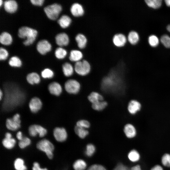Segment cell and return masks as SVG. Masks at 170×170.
Wrapping results in <instances>:
<instances>
[{"label": "cell", "instance_id": "5", "mask_svg": "<svg viewBox=\"0 0 170 170\" xmlns=\"http://www.w3.org/2000/svg\"><path fill=\"white\" fill-rule=\"evenodd\" d=\"M65 89L69 94H76L80 92L81 88V85L77 80L70 79L67 80L65 83Z\"/></svg>", "mask_w": 170, "mask_h": 170}, {"label": "cell", "instance_id": "27", "mask_svg": "<svg viewBox=\"0 0 170 170\" xmlns=\"http://www.w3.org/2000/svg\"><path fill=\"white\" fill-rule=\"evenodd\" d=\"M129 160L133 162H138L140 159V155L139 152L136 150H131L128 154Z\"/></svg>", "mask_w": 170, "mask_h": 170}, {"label": "cell", "instance_id": "48", "mask_svg": "<svg viewBox=\"0 0 170 170\" xmlns=\"http://www.w3.org/2000/svg\"><path fill=\"white\" fill-rule=\"evenodd\" d=\"M150 170H164L162 167L159 165H156L152 167Z\"/></svg>", "mask_w": 170, "mask_h": 170}, {"label": "cell", "instance_id": "9", "mask_svg": "<svg viewBox=\"0 0 170 170\" xmlns=\"http://www.w3.org/2000/svg\"><path fill=\"white\" fill-rule=\"evenodd\" d=\"M53 135L55 140L61 143L66 141L67 138V133L66 129L63 127H57L53 131Z\"/></svg>", "mask_w": 170, "mask_h": 170}, {"label": "cell", "instance_id": "8", "mask_svg": "<svg viewBox=\"0 0 170 170\" xmlns=\"http://www.w3.org/2000/svg\"><path fill=\"white\" fill-rule=\"evenodd\" d=\"M142 108L141 103L136 99L130 100L127 105V109L128 113L134 115L140 111Z\"/></svg>", "mask_w": 170, "mask_h": 170}, {"label": "cell", "instance_id": "4", "mask_svg": "<svg viewBox=\"0 0 170 170\" xmlns=\"http://www.w3.org/2000/svg\"><path fill=\"white\" fill-rule=\"evenodd\" d=\"M62 9L60 5L54 3L45 7L44 10L48 18L54 20L57 19Z\"/></svg>", "mask_w": 170, "mask_h": 170}, {"label": "cell", "instance_id": "6", "mask_svg": "<svg viewBox=\"0 0 170 170\" xmlns=\"http://www.w3.org/2000/svg\"><path fill=\"white\" fill-rule=\"evenodd\" d=\"M28 131L29 135L33 137H35L38 135L40 138H43L47 133V131L45 128L37 124L30 125L28 128Z\"/></svg>", "mask_w": 170, "mask_h": 170}, {"label": "cell", "instance_id": "51", "mask_svg": "<svg viewBox=\"0 0 170 170\" xmlns=\"http://www.w3.org/2000/svg\"><path fill=\"white\" fill-rule=\"evenodd\" d=\"M3 96V93L2 90L1 89L0 90V99L1 100L2 97Z\"/></svg>", "mask_w": 170, "mask_h": 170}, {"label": "cell", "instance_id": "33", "mask_svg": "<svg viewBox=\"0 0 170 170\" xmlns=\"http://www.w3.org/2000/svg\"><path fill=\"white\" fill-rule=\"evenodd\" d=\"M31 144V140L30 138L24 137L21 140L18 141V145L20 148L23 149L30 145Z\"/></svg>", "mask_w": 170, "mask_h": 170}, {"label": "cell", "instance_id": "31", "mask_svg": "<svg viewBox=\"0 0 170 170\" xmlns=\"http://www.w3.org/2000/svg\"><path fill=\"white\" fill-rule=\"evenodd\" d=\"M73 167L75 170H84L87 167V164L83 160L78 159L74 163Z\"/></svg>", "mask_w": 170, "mask_h": 170}, {"label": "cell", "instance_id": "30", "mask_svg": "<svg viewBox=\"0 0 170 170\" xmlns=\"http://www.w3.org/2000/svg\"><path fill=\"white\" fill-rule=\"evenodd\" d=\"M75 133L81 138H84L88 134L89 132L86 129L75 126L74 128Z\"/></svg>", "mask_w": 170, "mask_h": 170}, {"label": "cell", "instance_id": "3", "mask_svg": "<svg viewBox=\"0 0 170 170\" xmlns=\"http://www.w3.org/2000/svg\"><path fill=\"white\" fill-rule=\"evenodd\" d=\"M74 71L79 75L85 76L88 75L91 70V65L86 60H83L76 62L74 66Z\"/></svg>", "mask_w": 170, "mask_h": 170}, {"label": "cell", "instance_id": "18", "mask_svg": "<svg viewBox=\"0 0 170 170\" xmlns=\"http://www.w3.org/2000/svg\"><path fill=\"white\" fill-rule=\"evenodd\" d=\"M3 146L6 149L10 150L13 149L16 144V139L13 137L11 138L4 137L2 141Z\"/></svg>", "mask_w": 170, "mask_h": 170}, {"label": "cell", "instance_id": "36", "mask_svg": "<svg viewBox=\"0 0 170 170\" xmlns=\"http://www.w3.org/2000/svg\"><path fill=\"white\" fill-rule=\"evenodd\" d=\"M67 52L66 50L63 48H57L55 52V54L56 57L59 59L64 58L66 56Z\"/></svg>", "mask_w": 170, "mask_h": 170}, {"label": "cell", "instance_id": "47", "mask_svg": "<svg viewBox=\"0 0 170 170\" xmlns=\"http://www.w3.org/2000/svg\"><path fill=\"white\" fill-rule=\"evenodd\" d=\"M16 137L19 141L21 140L24 137L22 133L20 131H19L17 133Z\"/></svg>", "mask_w": 170, "mask_h": 170}, {"label": "cell", "instance_id": "28", "mask_svg": "<svg viewBox=\"0 0 170 170\" xmlns=\"http://www.w3.org/2000/svg\"><path fill=\"white\" fill-rule=\"evenodd\" d=\"M107 105V102L104 100L91 104V107L95 111H100L105 108Z\"/></svg>", "mask_w": 170, "mask_h": 170}, {"label": "cell", "instance_id": "29", "mask_svg": "<svg viewBox=\"0 0 170 170\" xmlns=\"http://www.w3.org/2000/svg\"><path fill=\"white\" fill-rule=\"evenodd\" d=\"M128 39V41L131 44L134 45L136 44L139 41V36L136 32L132 31L129 33Z\"/></svg>", "mask_w": 170, "mask_h": 170}, {"label": "cell", "instance_id": "38", "mask_svg": "<svg viewBox=\"0 0 170 170\" xmlns=\"http://www.w3.org/2000/svg\"><path fill=\"white\" fill-rule=\"evenodd\" d=\"M76 125L86 129L90 127V124L87 120L83 119L78 120L76 122Z\"/></svg>", "mask_w": 170, "mask_h": 170}, {"label": "cell", "instance_id": "24", "mask_svg": "<svg viewBox=\"0 0 170 170\" xmlns=\"http://www.w3.org/2000/svg\"><path fill=\"white\" fill-rule=\"evenodd\" d=\"M71 18L66 15L62 16L58 20V23L62 28H66L71 24Z\"/></svg>", "mask_w": 170, "mask_h": 170}, {"label": "cell", "instance_id": "15", "mask_svg": "<svg viewBox=\"0 0 170 170\" xmlns=\"http://www.w3.org/2000/svg\"><path fill=\"white\" fill-rule=\"evenodd\" d=\"M112 41L115 46L118 47H121L125 45L127 42V38L124 34L117 33L114 36Z\"/></svg>", "mask_w": 170, "mask_h": 170}, {"label": "cell", "instance_id": "25", "mask_svg": "<svg viewBox=\"0 0 170 170\" xmlns=\"http://www.w3.org/2000/svg\"><path fill=\"white\" fill-rule=\"evenodd\" d=\"M12 41L11 35L8 32H2L0 36V42L1 44L4 45H9Z\"/></svg>", "mask_w": 170, "mask_h": 170}, {"label": "cell", "instance_id": "22", "mask_svg": "<svg viewBox=\"0 0 170 170\" xmlns=\"http://www.w3.org/2000/svg\"><path fill=\"white\" fill-rule=\"evenodd\" d=\"M75 40L79 48H83L85 47L87 39L84 34L82 33L78 34L75 37Z\"/></svg>", "mask_w": 170, "mask_h": 170}, {"label": "cell", "instance_id": "19", "mask_svg": "<svg viewBox=\"0 0 170 170\" xmlns=\"http://www.w3.org/2000/svg\"><path fill=\"white\" fill-rule=\"evenodd\" d=\"M87 98L91 104L104 100L103 95L100 93L96 91H93L90 93L88 95Z\"/></svg>", "mask_w": 170, "mask_h": 170}, {"label": "cell", "instance_id": "41", "mask_svg": "<svg viewBox=\"0 0 170 170\" xmlns=\"http://www.w3.org/2000/svg\"><path fill=\"white\" fill-rule=\"evenodd\" d=\"M95 151V148L92 144H88L86 146L85 154L88 156H92Z\"/></svg>", "mask_w": 170, "mask_h": 170}, {"label": "cell", "instance_id": "1", "mask_svg": "<svg viewBox=\"0 0 170 170\" xmlns=\"http://www.w3.org/2000/svg\"><path fill=\"white\" fill-rule=\"evenodd\" d=\"M37 34L36 30L27 26L21 27L18 30L19 37L21 38H26L23 42L26 46L29 45L34 42Z\"/></svg>", "mask_w": 170, "mask_h": 170}, {"label": "cell", "instance_id": "43", "mask_svg": "<svg viewBox=\"0 0 170 170\" xmlns=\"http://www.w3.org/2000/svg\"><path fill=\"white\" fill-rule=\"evenodd\" d=\"M32 170H48L46 167H41L39 163L37 162H34L32 164Z\"/></svg>", "mask_w": 170, "mask_h": 170}, {"label": "cell", "instance_id": "14", "mask_svg": "<svg viewBox=\"0 0 170 170\" xmlns=\"http://www.w3.org/2000/svg\"><path fill=\"white\" fill-rule=\"evenodd\" d=\"M57 44L60 46L67 45L69 42V39L68 35L65 33L63 32L58 34L55 37Z\"/></svg>", "mask_w": 170, "mask_h": 170}, {"label": "cell", "instance_id": "46", "mask_svg": "<svg viewBox=\"0 0 170 170\" xmlns=\"http://www.w3.org/2000/svg\"><path fill=\"white\" fill-rule=\"evenodd\" d=\"M31 3L35 5L38 6H42L44 1V0H31Z\"/></svg>", "mask_w": 170, "mask_h": 170}, {"label": "cell", "instance_id": "35", "mask_svg": "<svg viewBox=\"0 0 170 170\" xmlns=\"http://www.w3.org/2000/svg\"><path fill=\"white\" fill-rule=\"evenodd\" d=\"M8 64L10 66L13 67H20L22 65L20 60L15 56L11 58L9 60Z\"/></svg>", "mask_w": 170, "mask_h": 170}, {"label": "cell", "instance_id": "53", "mask_svg": "<svg viewBox=\"0 0 170 170\" xmlns=\"http://www.w3.org/2000/svg\"></svg>", "mask_w": 170, "mask_h": 170}, {"label": "cell", "instance_id": "7", "mask_svg": "<svg viewBox=\"0 0 170 170\" xmlns=\"http://www.w3.org/2000/svg\"><path fill=\"white\" fill-rule=\"evenodd\" d=\"M20 115L17 113L12 118H8L6 122V126L9 130L15 131L20 127L21 121Z\"/></svg>", "mask_w": 170, "mask_h": 170}, {"label": "cell", "instance_id": "13", "mask_svg": "<svg viewBox=\"0 0 170 170\" xmlns=\"http://www.w3.org/2000/svg\"><path fill=\"white\" fill-rule=\"evenodd\" d=\"M48 88L50 94L57 96L60 94L62 90L61 85L56 82H53L50 83Z\"/></svg>", "mask_w": 170, "mask_h": 170}, {"label": "cell", "instance_id": "52", "mask_svg": "<svg viewBox=\"0 0 170 170\" xmlns=\"http://www.w3.org/2000/svg\"><path fill=\"white\" fill-rule=\"evenodd\" d=\"M3 1L1 0H0V6H1L2 5V4L3 3Z\"/></svg>", "mask_w": 170, "mask_h": 170}, {"label": "cell", "instance_id": "34", "mask_svg": "<svg viewBox=\"0 0 170 170\" xmlns=\"http://www.w3.org/2000/svg\"><path fill=\"white\" fill-rule=\"evenodd\" d=\"M145 1L149 7L154 9L159 8L162 3L161 0H146Z\"/></svg>", "mask_w": 170, "mask_h": 170}, {"label": "cell", "instance_id": "40", "mask_svg": "<svg viewBox=\"0 0 170 170\" xmlns=\"http://www.w3.org/2000/svg\"><path fill=\"white\" fill-rule=\"evenodd\" d=\"M41 76L44 78H51L54 76L53 72L50 69L46 68L41 72Z\"/></svg>", "mask_w": 170, "mask_h": 170}, {"label": "cell", "instance_id": "42", "mask_svg": "<svg viewBox=\"0 0 170 170\" xmlns=\"http://www.w3.org/2000/svg\"><path fill=\"white\" fill-rule=\"evenodd\" d=\"M8 56V53L6 50L3 48H0V60H5Z\"/></svg>", "mask_w": 170, "mask_h": 170}, {"label": "cell", "instance_id": "37", "mask_svg": "<svg viewBox=\"0 0 170 170\" xmlns=\"http://www.w3.org/2000/svg\"><path fill=\"white\" fill-rule=\"evenodd\" d=\"M161 162L164 167L170 168V154L166 153L163 155Z\"/></svg>", "mask_w": 170, "mask_h": 170}, {"label": "cell", "instance_id": "50", "mask_svg": "<svg viewBox=\"0 0 170 170\" xmlns=\"http://www.w3.org/2000/svg\"><path fill=\"white\" fill-rule=\"evenodd\" d=\"M165 2L167 6L170 7V0H166Z\"/></svg>", "mask_w": 170, "mask_h": 170}, {"label": "cell", "instance_id": "32", "mask_svg": "<svg viewBox=\"0 0 170 170\" xmlns=\"http://www.w3.org/2000/svg\"><path fill=\"white\" fill-rule=\"evenodd\" d=\"M167 30L170 32V25L167 27ZM160 41L163 45L166 48H170V37L167 35L162 36Z\"/></svg>", "mask_w": 170, "mask_h": 170}, {"label": "cell", "instance_id": "26", "mask_svg": "<svg viewBox=\"0 0 170 170\" xmlns=\"http://www.w3.org/2000/svg\"><path fill=\"white\" fill-rule=\"evenodd\" d=\"M62 71L63 74L65 76L69 77L73 75L74 69L70 63L66 62L62 65Z\"/></svg>", "mask_w": 170, "mask_h": 170}, {"label": "cell", "instance_id": "17", "mask_svg": "<svg viewBox=\"0 0 170 170\" xmlns=\"http://www.w3.org/2000/svg\"><path fill=\"white\" fill-rule=\"evenodd\" d=\"M4 7L7 12L13 13L17 10L18 5L17 2L14 0H6L4 3Z\"/></svg>", "mask_w": 170, "mask_h": 170}, {"label": "cell", "instance_id": "10", "mask_svg": "<svg viewBox=\"0 0 170 170\" xmlns=\"http://www.w3.org/2000/svg\"><path fill=\"white\" fill-rule=\"evenodd\" d=\"M51 48V45L48 42L45 40L39 41L37 43V49L41 54L44 55L50 51Z\"/></svg>", "mask_w": 170, "mask_h": 170}, {"label": "cell", "instance_id": "23", "mask_svg": "<svg viewBox=\"0 0 170 170\" xmlns=\"http://www.w3.org/2000/svg\"><path fill=\"white\" fill-rule=\"evenodd\" d=\"M26 79L27 82L31 85L38 84L40 81L39 75L35 72H32L29 74L27 75Z\"/></svg>", "mask_w": 170, "mask_h": 170}, {"label": "cell", "instance_id": "21", "mask_svg": "<svg viewBox=\"0 0 170 170\" xmlns=\"http://www.w3.org/2000/svg\"><path fill=\"white\" fill-rule=\"evenodd\" d=\"M83 55L82 52L78 50L74 49L71 51L69 59L70 60L74 62H78L81 60Z\"/></svg>", "mask_w": 170, "mask_h": 170}, {"label": "cell", "instance_id": "2", "mask_svg": "<svg viewBox=\"0 0 170 170\" xmlns=\"http://www.w3.org/2000/svg\"><path fill=\"white\" fill-rule=\"evenodd\" d=\"M36 147L38 150L44 153L48 159H53L55 147L49 140L47 139H41L37 143Z\"/></svg>", "mask_w": 170, "mask_h": 170}, {"label": "cell", "instance_id": "12", "mask_svg": "<svg viewBox=\"0 0 170 170\" xmlns=\"http://www.w3.org/2000/svg\"><path fill=\"white\" fill-rule=\"evenodd\" d=\"M123 131L126 136L128 138H133L137 135V130L133 124L130 123L125 125Z\"/></svg>", "mask_w": 170, "mask_h": 170}, {"label": "cell", "instance_id": "49", "mask_svg": "<svg viewBox=\"0 0 170 170\" xmlns=\"http://www.w3.org/2000/svg\"><path fill=\"white\" fill-rule=\"evenodd\" d=\"M130 170H141V168L140 165H137L132 167Z\"/></svg>", "mask_w": 170, "mask_h": 170}, {"label": "cell", "instance_id": "44", "mask_svg": "<svg viewBox=\"0 0 170 170\" xmlns=\"http://www.w3.org/2000/svg\"><path fill=\"white\" fill-rule=\"evenodd\" d=\"M88 169V170H106L103 166L97 164H94L91 166Z\"/></svg>", "mask_w": 170, "mask_h": 170}, {"label": "cell", "instance_id": "16", "mask_svg": "<svg viewBox=\"0 0 170 170\" xmlns=\"http://www.w3.org/2000/svg\"><path fill=\"white\" fill-rule=\"evenodd\" d=\"M70 11L71 14L75 17L80 16L84 13V9L83 6L77 3L72 4L71 7Z\"/></svg>", "mask_w": 170, "mask_h": 170}, {"label": "cell", "instance_id": "11", "mask_svg": "<svg viewBox=\"0 0 170 170\" xmlns=\"http://www.w3.org/2000/svg\"><path fill=\"white\" fill-rule=\"evenodd\" d=\"M42 103L41 100L38 98L35 97L30 100L29 104V108L33 113H36L42 108Z\"/></svg>", "mask_w": 170, "mask_h": 170}, {"label": "cell", "instance_id": "45", "mask_svg": "<svg viewBox=\"0 0 170 170\" xmlns=\"http://www.w3.org/2000/svg\"><path fill=\"white\" fill-rule=\"evenodd\" d=\"M114 170H130L128 167L122 164H118Z\"/></svg>", "mask_w": 170, "mask_h": 170}, {"label": "cell", "instance_id": "20", "mask_svg": "<svg viewBox=\"0 0 170 170\" xmlns=\"http://www.w3.org/2000/svg\"><path fill=\"white\" fill-rule=\"evenodd\" d=\"M13 166L15 170H27V167L25 164L24 160L20 157H17L14 160Z\"/></svg>", "mask_w": 170, "mask_h": 170}, {"label": "cell", "instance_id": "39", "mask_svg": "<svg viewBox=\"0 0 170 170\" xmlns=\"http://www.w3.org/2000/svg\"><path fill=\"white\" fill-rule=\"evenodd\" d=\"M148 42L150 46L156 47L159 44V40L156 36L151 35L148 38Z\"/></svg>", "mask_w": 170, "mask_h": 170}]
</instances>
